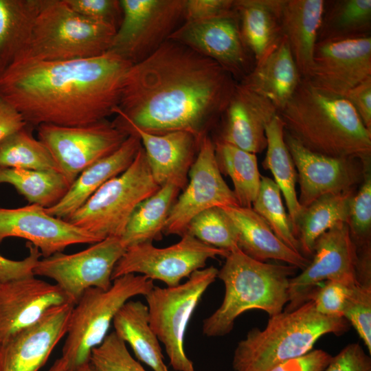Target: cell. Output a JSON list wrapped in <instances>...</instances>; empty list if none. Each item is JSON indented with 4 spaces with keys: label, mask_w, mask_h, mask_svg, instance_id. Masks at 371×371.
I'll list each match as a JSON object with an SVG mask.
<instances>
[{
    "label": "cell",
    "mask_w": 371,
    "mask_h": 371,
    "mask_svg": "<svg viewBox=\"0 0 371 371\" xmlns=\"http://www.w3.org/2000/svg\"><path fill=\"white\" fill-rule=\"evenodd\" d=\"M237 82L215 61L168 39L131 66L112 122L153 134L186 131L201 142L218 123Z\"/></svg>",
    "instance_id": "obj_1"
},
{
    "label": "cell",
    "mask_w": 371,
    "mask_h": 371,
    "mask_svg": "<svg viewBox=\"0 0 371 371\" xmlns=\"http://www.w3.org/2000/svg\"><path fill=\"white\" fill-rule=\"evenodd\" d=\"M131 65L111 51L80 60L22 58L0 69V99L31 126L89 124L114 115Z\"/></svg>",
    "instance_id": "obj_2"
},
{
    "label": "cell",
    "mask_w": 371,
    "mask_h": 371,
    "mask_svg": "<svg viewBox=\"0 0 371 371\" xmlns=\"http://www.w3.org/2000/svg\"><path fill=\"white\" fill-rule=\"evenodd\" d=\"M278 114L284 131L313 153L370 160L371 131L345 98L326 95L302 79Z\"/></svg>",
    "instance_id": "obj_3"
},
{
    "label": "cell",
    "mask_w": 371,
    "mask_h": 371,
    "mask_svg": "<svg viewBox=\"0 0 371 371\" xmlns=\"http://www.w3.org/2000/svg\"><path fill=\"white\" fill-rule=\"evenodd\" d=\"M297 267L256 260L237 249L229 252L217 278L224 284L221 306L203 322V333L221 337L233 329L236 318L247 311L260 309L269 317L282 312L289 302V285Z\"/></svg>",
    "instance_id": "obj_4"
},
{
    "label": "cell",
    "mask_w": 371,
    "mask_h": 371,
    "mask_svg": "<svg viewBox=\"0 0 371 371\" xmlns=\"http://www.w3.org/2000/svg\"><path fill=\"white\" fill-rule=\"evenodd\" d=\"M343 317H329L318 313L308 300L292 311L270 317L263 330L251 329L234 350V371H269L289 359L313 350L322 336L341 335L348 330Z\"/></svg>",
    "instance_id": "obj_5"
},
{
    "label": "cell",
    "mask_w": 371,
    "mask_h": 371,
    "mask_svg": "<svg viewBox=\"0 0 371 371\" xmlns=\"http://www.w3.org/2000/svg\"><path fill=\"white\" fill-rule=\"evenodd\" d=\"M115 31L84 18L65 0H41L23 58L62 61L99 56L109 51Z\"/></svg>",
    "instance_id": "obj_6"
},
{
    "label": "cell",
    "mask_w": 371,
    "mask_h": 371,
    "mask_svg": "<svg viewBox=\"0 0 371 371\" xmlns=\"http://www.w3.org/2000/svg\"><path fill=\"white\" fill-rule=\"evenodd\" d=\"M153 280L138 274H127L113 280L108 289L91 288L74 305L62 357L69 370L89 361L93 348L108 335L113 318L131 298L147 295Z\"/></svg>",
    "instance_id": "obj_7"
},
{
    "label": "cell",
    "mask_w": 371,
    "mask_h": 371,
    "mask_svg": "<svg viewBox=\"0 0 371 371\" xmlns=\"http://www.w3.org/2000/svg\"><path fill=\"white\" fill-rule=\"evenodd\" d=\"M160 187L142 146L125 171L106 182L65 221L100 240L121 237L136 207Z\"/></svg>",
    "instance_id": "obj_8"
},
{
    "label": "cell",
    "mask_w": 371,
    "mask_h": 371,
    "mask_svg": "<svg viewBox=\"0 0 371 371\" xmlns=\"http://www.w3.org/2000/svg\"><path fill=\"white\" fill-rule=\"evenodd\" d=\"M213 266L193 272L188 280L175 286H154L144 297L149 323L165 347L174 371H194L184 350L188 322L203 293L217 278Z\"/></svg>",
    "instance_id": "obj_9"
},
{
    "label": "cell",
    "mask_w": 371,
    "mask_h": 371,
    "mask_svg": "<svg viewBox=\"0 0 371 371\" xmlns=\"http://www.w3.org/2000/svg\"><path fill=\"white\" fill-rule=\"evenodd\" d=\"M122 19L109 51L131 65L152 54L185 21L184 0H120Z\"/></svg>",
    "instance_id": "obj_10"
},
{
    "label": "cell",
    "mask_w": 371,
    "mask_h": 371,
    "mask_svg": "<svg viewBox=\"0 0 371 371\" xmlns=\"http://www.w3.org/2000/svg\"><path fill=\"white\" fill-rule=\"evenodd\" d=\"M229 252L207 245L188 234L177 243L164 248L146 242L127 247L116 263L112 280L127 274L142 275L152 280H159L168 287L199 269H203L207 260L216 256L226 257Z\"/></svg>",
    "instance_id": "obj_11"
},
{
    "label": "cell",
    "mask_w": 371,
    "mask_h": 371,
    "mask_svg": "<svg viewBox=\"0 0 371 371\" xmlns=\"http://www.w3.org/2000/svg\"><path fill=\"white\" fill-rule=\"evenodd\" d=\"M126 249L120 237H109L74 254L58 252L40 259L34 275L53 280L75 304L87 289L111 286L114 267Z\"/></svg>",
    "instance_id": "obj_12"
},
{
    "label": "cell",
    "mask_w": 371,
    "mask_h": 371,
    "mask_svg": "<svg viewBox=\"0 0 371 371\" xmlns=\"http://www.w3.org/2000/svg\"><path fill=\"white\" fill-rule=\"evenodd\" d=\"M37 127L38 139L71 185L84 170L116 151L128 137L107 119L81 126L43 124Z\"/></svg>",
    "instance_id": "obj_13"
},
{
    "label": "cell",
    "mask_w": 371,
    "mask_h": 371,
    "mask_svg": "<svg viewBox=\"0 0 371 371\" xmlns=\"http://www.w3.org/2000/svg\"><path fill=\"white\" fill-rule=\"evenodd\" d=\"M357 248L348 225L339 222L316 239L312 260L301 273L290 279L289 304L285 311H292L307 301L311 292L324 280L357 285Z\"/></svg>",
    "instance_id": "obj_14"
},
{
    "label": "cell",
    "mask_w": 371,
    "mask_h": 371,
    "mask_svg": "<svg viewBox=\"0 0 371 371\" xmlns=\"http://www.w3.org/2000/svg\"><path fill=\"white\" fill-rule=\"evenodd\" d=\"M188 181L170 212L164 234H186L193 217L213 207L239 205L235 194L224 181L218 168L213 139L207 135L199 146L189 173Z\"/></svg>",
    "instance_id": "obj_15"
},
{
    "label": "cell",
    "mask_w": 371,
    "mask_h": 371,
    "mask_svg": "<svg viewBox=\"0 0 371 371\" xmlns=\"http://www.w3.org/2000/svg\"><path fill=\"white\" fill-rule=\"evenodd\" d=\"M369 77L370 34L317 41L312 67L304 80L322 93L344 98L351 89Z\"/></svg>",
    "instance_id": "obj_16"
},
{
    "label": "cell",
    "mask_w": 371,
    "mask_h": 371,
    "mask_svg": "<svg viewBox=\"0 0 371 371\" xmlns=\"http://www.w3.org/2000/svg\"><path fill=\"white\" fill-rule=\"evenodd\" d=\"M168 39L215 61L238 82L255 65L243 42L235 10L229 14L214 19L184 21Z\"/></svg>",
    "instance_id": "obj_17"
},
{
    "label": "cell",
    "mask_w": 371,
    "mask_h": 371,
    "mask_svg": "<svg viewBox=\"0 0 371 371\" xmlns=\"http://www.w3.org/2000/svg\"><path fill=\"white\" fill-rule=\"evenodd\" d=\"M284 140L297 170L298 202L304 209L319 197L355 190L370 161L333 157L313 153L284 131Z\"/></svg>",
    "instance_id": "obj_18"
},
{
    "label": "cell",
    "mask_w": 371,
    "mask_h": 371,
    "mask_svg": "<svg viewBox=\"0 0 371 371\" xmlns=\"http://www.w3.org/2000/svg\"><path fill=\"white\" fill-rule=\"evenodd\" d=\"M18 237L36 247L43 258L76 244H94L100 240L88 231L52 216L45 208L29 204L18 208L0 207V243Z\"/></svg>",
    "instance_id": "obj_19"
},
{
    "label": "cell",
    "mask_w": 371,
    "mask_h": 371,
    "mask_svg": "<svg viewBox=\"0 0 371 371\" xmlns=\"http://www.w3.org/2000/svg\"><path fill=\"white\" fill-rule=\"evenodd\" d=\"M74 305L55 306L36 324L3 340L0 371H38L43 367L66 335Z\"/></svg>",
    "instance_id": "obj_20"
},
{
    "label": "cell",
    "mask_w": 371,
    "mask_h": 371,
    "mask_svg": "<svg viewBox=\"0 0 371 371\" xmlns=\"http://www.w3.org/2000/svg\"><path fill=\"white\" fill-rule=\"evenodd\" d=\"M67 303L71 302L58 285L35 276L0 283L1 341L36 324L51 308Z\"/></svg>",
    "instance_id": "obj_21"
},
{
    "label": "cell",
    "mask_w": 371,
    "mask_h": 371,
    "mask_svg": "<svg viewBox=\"0 0 371 371\" xmlns=\"http://www.w3.org/2000/svg\"><path fill=\"white\" fill-rule=\"evenodd\" d=\"M277 114L269 100L237 82L219 120L221 127L214 140L260 153L267 148L265 127Z\"/></svg>",
    "instance_id": "obj_22"
},
{
    "label": "cell",
    "mask_w": 371,
    "mask_h": 371,
    "mask_svg": "<svg viewBox=\"0 0 371 371\" xmlns=\"http://www.w3.org/2000/svg\"><path fill=\"white\" fill-rule=\"evenodd\" d=\"M117 128L139 138L153 177L159 186L171 183L181 190L185 189L200 143L193 135L186 131L153 134L131 124Z\"/></svg>",
    "instance_id": "obj_23"
},
{
    "label": "cell",
    "mask_w": 371,
    "mask_h": 371,
    "mask_svg": "<svg viewBox=\"0 0 371 371\" xmlns=\"http://www.w3.org/2000/svg\"><path fill=\"white\" fill-rule=\"evenodd\" d=\"M302 79L287 39L284 36L238 82L269 100L278 112L291 100Z\"/></svg>",
    "instance_id": "obj_24"
},
{
    "label": "cell",
    "mask_w": 371,
    "mask_h": 371,
    "mask_svg": "<svg viewBox=\"0 0 371 371\" xmlns=\"http://www.w3.org/2000/svg\"><path fill=\"white\" fill-rule=\"evenodd\" d=\"M141 147L139 138L129 135L116 151L84 170L57 204L45 208L46 212L64 220L68 218L106 182L125 171Z\"/></svg>",
    "instance_id": "obj_25"
},
{
    "label": "cell",
    "mask_w": 371,
    "mask_h": 371,
    "mask_svg": "<svg viewBox=\"0 0 371 371\" xmlns=\"http://www.w3.org/2000/svg\"><path fill=\"white\" fill-rule=\"evenodd\" d=\"M222 208L235 225L238 248L247 256L261 262L282 261L302 270L309 264L311 259L282 243L252 207L236 205Z\"/></svg>",
    "instance_id": "obj_26"
},
{
    "label": "cell",
    "mask_w": 371,
    "mask_h": 371,
    "mask_svg": "<svg viewBox=\"0 0 371 371\" xmlns=\"http://www.w3.org/2000/svg\"><path fill=\"white\" fill-rule=\"evenodd\" d=\"M285 0H234L240 34L255 63L284 36L282 14Z\"/></svg>",
    "instance_id": "obj_27"
},
{
    "label": "cell",
    "mask_w": 371,
    "mask_h": 371,
    "mask_svg": "<svg viewBox=\"0 0 371 371\" xmlns=\"http://www.w3.org/2000/svg\"><path fill=\"white\" fill-rule=\"evenodd\" d=\"M324 0H285L282 23L302 79L308 77L324 11Z\"/></svg>",
    "instance_id": "obj_28"
},
{
    "label": "cell",
    "mask_w": 371,
    "mask_h": 371,
    "mask_svg": "<svg viewBox=\"0 0 371 371\" xmlns=\"http://www.w3.org/2000/svg\"><path fill=\"white\" fill-rule=\"evenodd\" d=\"M112 324L113 332L131 346L139 361L153 371H170L164 362L159 341L150 326L147 305L139 300L127 301Z\"/></svg>",
    "instance_id": "obj_29"
},
{
    "label": "cell",
    "mask_w": 371,
    "mask_h": 371,
    "mask_svg": "<svg viewBox=\"0 0 371 371\" xmlns=\"http://www.w3.org/2000/svg\"><path fill=\"white\" fill-rule=\"evenodd\" d=\"M265 134L267 153L262 166L272 173L273 181L284 196L292 229L297 238V223L303 208L296 193L297 171L285 143L284 124L278 114L267 124Z\"/></svg>",
    "instance_id": "obj_30"
},
{
    "label": "cell",
    "mask_w": 371,
    "mask_h": 371,
    "mask_svg": "<svg viewBox=\"0 0 371 371\" xmlns=\"http://www.w3.org/2000/svg\"><path fill=\"white\" fill-rule=\"evenodd\" d=\"M41 0H0V69L23 58Z\"/></svg>",
    "instance_id": "obj_31"
},
{
    "label": "cell",
    "mask_w": 371,
    "mask_h": 371,
    "mask_svg": "<svg viewBox=\"0 0 371 371\" xmlns=\"http://www.w3.org/2000/svg\"><path fill=\"white\" fill-rule=\"evenodd\" d=\"M180 190L173 183H166L136 207L120 237L126 248L161 239L170 212Z\"/></svg>",
    "instance_id": "obj_32"
},
{
    "label": "cell",
    "mask_w": 371,
    "mask_h": 371,
    "mask_svg": "<svg viewBox=\"0 0 371 371\" xmlns=\"http://www.w3.org/2000/svg\"><path fill=\"white\" fill-rule=\"evenodd\" d=\"M355 190L323 195L303 209L297 223V238L304 256L312 257L315 242L322 234L339 222L348 223Z\"/></svg>",
    "instance_id": "obj_33"
},
{
    "label": "cell",
    "mask_w": 371,
    "mask_h": 371,
    "mask_svg": "<svg viewBox=\"0 0 371 371\" xmlns=\"http://www.w3.org/2000/svg\"><path fill=\"white\" fill-rule=\"evenodd\" d=\"M213 141L218 168L221 174L231 178L239 206L252 207L261 180L256 154L222 142Z\"/></svg>",
    "instance_id": "obj_34"
},
{
    "label": "cell",
    "mask_w": 371,
    "mask_h": 371,
    "mask_svg": "<svg viewBox=\"0 0 371 371\" xmlns=\"http://www.w3.org/2000/svg\"><path fill=\"white\" fill-rule=\"evenodd\" d=\"M1 183L12 185L30 204L43 208L57 204L71 186L59 172L12 168H0Z\"/></svg>",
    "instance_id": "obj_35"
},
{
    "label": "cell",
    "mask_w": 371,
    "mask_h": 371,
    "mask_svg": "<svg viewBox=\"0 0 371 371\" xmlns=\"http://www.w3.org/2000/svg\"><path fill=\"white\" fill-rule=\"evenodd\" d=\"M370 0L325 1L317 41L370 34Z\"/></svg>",
    "instance_id": "obj_36"
},
{
    "label": "cell",
    "mask_w": 371,
    "mask_h": 371,
    "mask_svg": "<svg viewBox=\"0 0 371 371\" xmlns=\"http://www.w3.org/2000/svg\"><path fill=\"white\" fill-rule=\"evenodd\" d=\"M30 125L0 140V168H12L59 172L46 146L36 139Z\"/></svg>",
    "instance_id": "obj_37"
},
{
    "label": "cell",
    "mask_w": 371,
    "mask_h": 371,
    "mask_svg": "<svg viewBox=\"0 0 371 371\" xmlns=\"http://www.w3.org/2000/svg\"><path fill=\"white\" fill-rule=\"evenodd\" d=\"M252 209L266 221L282 243L301 254L299 240L293 234L283 205L281 191L272 179L261 176L259 191Z\"/></svg>",
    "instance_id": "obj_38"
},
{
    "label": "cell",
    "mask_w": 371,
    "mask_h": 371,
    "mask_svg": "<svg viewBox=\"0 0 371 371\" xmlns=\"http://www.w3.org/2000/svg\"><path fill=\"white\" fill-rule=\"evenodd\" d=\"M186 234L229 253L239 249L237 229L220 207L207 209L193 217L187 226Z\"/></svg>",
    "instance_id": "obj_39"
},
{
    "label": "cell",
    "mask_w": 371,
    "mask_h": 371,
    "mask_svg": "<svg viewBox=\"0 0 371 371\" xmlns=\"http://www.w3.org/2000/svg\"><path fill=\"white\" fill-rule=\"evenodd\" d=\"M89 362L97 371H146L114 332L92 350Z\"/></svg>",
    "instance_id": "obj_40"
},
{
    "label": "cell",
    "mask_w": 371,
    "mask_h": 371,
    "mask_svg": "<svg viewBox=\"0 0 371 371\" xmlns=\"http://www.w3.org/2000/svg\"><path fill=\"white\" fill-rule=\"evenodd\" d=\"M347 223L352 240L357 249L370 245V166L366 168L360 188L352 199Z\"/></svg>",
    "instance_id": "obj_41"
},
{
    "label": "cell",
    "mask_w": 371,
    "mask_h": 371,
    "mask_svg": "<svg viewBox=\"0 0 371 371\" xmlns=\"http://www.w3.org/2000/svg\"><path fill=\"white\" fill-rule=\"evenodd\" d=\"M343 317L351 324L371 354V283L352 287L343 311Z\"/></svg>",
    "instance_id": "obj_42"
},
{
    "label": "cell",
    "mask_w": 371,
    "mask_h": 371,
    "mask_svg": "<svg viewBox=\"0 0 371 371\" xmlns=\"http://www.w3.org/2000/svg\"><path fill=\"white\" fill-rule=\"evenodd\" d=\"M66 4L84 18L117 29L122 19L120 0H65Z\"/></svg>",
    "instance_id": "obj_43"
},
{
    "label": "cell",
    "mask_w": 371,
    "mask_h": 371,
    "mask_svg": "<svg viewBox=\"0 0 371 371\" xmlns=\"http://www.w3.org/2000/svg\"><path fill=\"white\" fill-rule=\"evenodd\" d=\"M353 286L327 280L323 286L315 287L308 300L313 302L316 311L329 317H343V311Z\"/></svg>",
    "instance_id": "obj_44"
},
{
    "label": "cell",
    "mask_w": 371,
    "mask_h": 371,
    "mask_svg": "<svg viewBox=\"0 0 371 371\" xmlns=\"http://www.w3.org/2000/svg\"><path fill=\"white\" fill-rule=\"evenodd\" d=\"M234 0H184L185 21L214 19L232 13Z\"/></svg>",
    "instance_id": "obj_45"
},
{
    "label": "cell",
    "mask_w": 371,
    "mask_h": 371,
    "mask_svg": "<svg viewBox=\"0 0 371 371\" xmlns=\"http://www.w3.org/2000/svg\"><path fill=\"white\" fill-rule=\"evenodd\" d=\"M324 371H371V358L360 344H350L332 357Z\"/></svg>",
    "instance_id": "obj_46"
},
{
    "label": "cell",
    "mask_w": 371,
    "mask_h": 371,
    "mask_svg": "<svg viewBox=\"0 0 371 371\" xmlns=\"http://www.w3.org/2000/svg\"><path fill=\"white\" fill-rule=\"evenodd\" d=\"M26 247L29 254L23 260H10L0 254V283L34 276V268L42 254L29 242L26 243Z\"/></svg>",
    "instance_id": "obj_47"
},
{
    "label": "cell",
    "mask_w": 371,
    "mask_h": 371,
    "mask_svg": "<svg viewBox=\"0 0 371 371\" xmlns=\"http://www.w3.org/2000/svg\"><path fill=\"white\" fill-rule=\"evenodd\" d=\"M333 356L321 349L285 361L269 371H324Z\"/></svg>",
    "instance_id": "obj_48"
},
{
    "label": "cell",
    "mask_w": 371,
    "mask_h": 371,
    "mask_svg": "<svg viewBox=\"0 0 371 371\" xmlns=\"http://www.w3.org/2000/svg\"><path fill=\"white\" fill-rule=\"evenodd\" d=\"M344 98L353 106L366 128L371 131V77L351 89Z\"/></svg>",
    "instance_id": "obj_49"
},
{
    "label": "cell",
    "mask_w": 371,
    "mask_h": 371,
    "mask_svg": "<svg viewBox=\"0 0 371 371\" xmlns=\"http://www.w3.org/2000/svg\"><path fill=\"white\" fill-rule=\"evenodd\" d=\"M26 125L22 115L14 108L0 99V140Z\"/></svg>",
    "instance_id": "obj_50"
},
{
    "label": "cell",
    "mask_w": 371,
    "mask_h": 371,
    "mask_svg": "<svg viewBox=\"0 0 371 371\" xmlns=\"http://www.w3.org/2000/svg\"><path fill=\"white\" fill-rule=\"evenodd\" d=\"M67 361L62 356L57 359L47 371H69Z\"/></svg>",
    "instance_id": "obj_51"
},
{
    "label": "cell",
    "mask_w": 371,
    "mask_h": 371,
    "mask_svg": "<svg viewBox=\"0 0 371 371\" xmlns=\"http://www.w3.org/2000/svg\"><path fill=\"white\" fill-rule=\"evenodd\" d=\"M69 371H97L89 361Z\"/></svg>",
    "instance_id": "obj_52"
},
{
    "label": "cell",
    "mask_w": 371,
    "mask_h": 371,
    "mask_svg": "<svg viewBox=\"0 0 371 371\" xmlns=\"http://www.w3.org/2000/svg\"><path fill=\"white\" fill-rule=\"evenodd\" d=\"M1 337H0V345H1Z\"/></svg>",
    "instance_id": "obj_53"
}]
</instances>
